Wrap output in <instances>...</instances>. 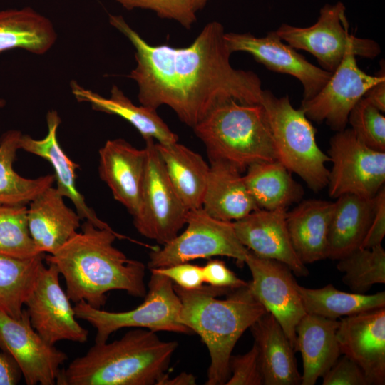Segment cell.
<instances>
[{
  "instance_id": "34",
  "label": "cell",
  "mask_w": 385,
  "mask_h": 385,
  "mask_svg": "<svg viewBox=\"0 0 385 385\" xmlns=\"http://www.w3.org/2000/svg\"><path fill=\"white\" fill-rule=\"evenodd\" d=\"M342 282L355 293L364 294L373 285L385 283V251L381 245L359 247L338 260Z\"/></svg>"
},
{
  "instance_id": "39",
  "label": "cell",
  "mask_w": 385,
  "mask_h": 385,
  "mask_svg": "<svg viewBox=\"0 0 385 385\" xmlns=\"http://www.w3.org/2000/svg\"><path fill=\"white\" fill-rule=\"evenodd\" d=\"M323 385H369L359 365L344 355L322 377Z\"/></svg>"
},
{
  "instance_id": "44",
  "label": "cell",
  "mask_w": 385,
  "mask_h": 385,
  "mask_svg": "<svg viewBox=\"0 0 385 385\" xmlns=\"http://www.w3.org/2000/svg\"><path fill=\"white\" fill-rule=\"evenodd\" d=\"M365 98L381 112H385V79L374 85L364 95Z\"/></svg>"
},
{
  "instance_id": "19",
  "label": "cell",
  "mask_w": 385,
  "mask_h": 385,
  "mask_svg": "<svg viewBox=\"0 0 385 385\" xmlns=\"http://www.w3.org/2000/svg\"><path fill=\"white\" fill-rule=\"evenodd\" d=\"M145 162V148L122 138L108 140L99 150V177L133 217L140 207Z\"/></svg>"
},
{
  "instance_id": "14",
  "label": "cell",
  "mask_w": 385,
  "mask_h": 385,
  "mask_svg": "<svg viewBox=\"0 0 385 385\" xmlns=\"http://www.w3.org/2000/svg\"><path fill=\"white\" fill-rule=\"evenodd\" d=\"M59 275L54 264L41 266L25 302L31 324L51 344L61 340L86 343L89 332L78 322L71 300L60 284Z\"/></svg>"
},
{
  "instance_id": "3",
  "label": "cell",
  "mask_w": 385,
  "mask_h": 385,
  "mask_svg": "<svg viewBox=\"0 0 385 385\" xmlns=\"http://www.w3.org/2000/svg\"><path fill=\"white\" fill-rule=\"evenodd\" d=\"M173 286L181 302L180 322L200 337L209 352L205 384H225L237 342L267 311L248 285L235 289L203 285L185 289Z\"/></svg>"
},
{
  "instance_id": "15",
  "label": "cell",
  "mask_w": 385,
  "mask_h": 385,
  "mask_svg": "<svg viewBox=\"0 0 385 385\" xmlns=\"http://www.w3.org/2000/svg\"><path fill=\"white\" fill-rule=\"evenodd\" d=\"M245 263L252 275L253 296L280 324L294 348L296 327L306 314L292 272L284 263L260 257L249 250Z\"/></svg>"
},
{
  "instance_id": "41",
  "label": "cell",
  "mask_w": 385,
  "mask_h": 385,
  "mask_svg": "<svg viewBox=\"0 0 385 385\" xmlns=\"http://www.w3.org/2000/svg\"><path fill=\"white\" fill-rule=\"evenodd\" d=\"M204 282L210 286L228 289H235L248 285L240 279L225 263L220 260H211L202 267Z\"/></svg>"
},
{
  "instance_id": "43",
  "label": "cell",
  "mask_w": 385,
  "mask_h": 385,
  "mask_svg": "<svg viewBox=\"0 0 385 385\" xmlns=\"http://www.w3.org/2000/svg\"><path fill=\"white\" fill-rule=\"evenodd\" d=\"M22 377L14 359L7 353L0 352V385H16Z\"/></svg>"
},
{
  "instance_id": "32",
  "label": "cell",
  "mask_w": 385,
  "mask_h": 385,
  "mask_svg": "<svg viewBox=\"0 0 385 385\" xmlns=\"http://www.w3.org/2000/svg\"><path fill=\"white\" fill-rule=\"evenodd\" d=\"M304 309L307 314L328 319L354 315L385 307V292L374 294L345 292L329 284L322 288L310 289L297 284Z\"/></svg>"
},
{
  "instance_id": "40",
  "label": "cell",
  "mask_w": 385,
  "mask_h": 385,
  "mask_svg": "<svg viewBox=\"0 0 385 385\" xmlns=\"http://www.w3.org/2000/svg\"><path fill=\"white\" fill-rule=\"evenodd\" d=\"M150 270L167 277L176 285L185 289H198L205 282L202 267L189 262Z\"/></svg>"
},
{
  "instance_id": "25",
  "label": "cell",
  "mask_w": 385,
  "mask_h": 385,
  "mask_svg": "<svg viewBox=\"0 0 385 385\" xmlns=\"http://www.w3.org/2000/svg\"><path fill=\"white\" fill-rule=\"evenodd\" d=\"M334 202L310 199L287 212V225L299 260L311 264L327 258L328 233Z\"/></svg>"
},
{
  "instance_id": "12",
  "label": "cell",
  "mask_w": 385,
  "mask_h": 385,
  "mask_svg": "<svg viewBox=\"0 0 385 385\" xmlns=\"http://www.w3.org/2000/svg\"><path fill=\"white\" fill-rule=\"evenodd\" d=\"M380 63L379 72L371 76L358 66L352 52L347 53L324 86L311 99L302 101L299 108L309 120L324 122L337 132L345 129L354 106L374 85L385 79L384 61Z\"/></svg>"
},
{
  "instance_id": "21",
  "label": "cell",
  "mask_w": 385,
  "mask_h": 385,
  "mask_svg": "<svg viewBox=\"0 0 385 385\" xmlns=\"http://www.w3.org/2000/svg\"><path fill=\"white\" fill-rule=\"evenodd\" d=\"M63 198L51 186L29 203V228L40 252L54 254L81 227V217L66 205Z\"/></svg>"
},
{
  "instance_id": "18",
  "label": "cell",
  "mask_w": 385,
  "mask_h": 385,
  "mask_svg": "<svg viewBox=\"0 0 385 385\" xmlns=\"http://www.w3.org/2000/svg\"><path fill=\"white\" fill-rule=\"evenodd\" d=\"M287 210L257 209L234 221L240 242L255 255L286 265L299 277L309 274L292 246L287 225Z\"/></svg>"
},
{
  "instance_id": "5",
  "label": "cell",
  "mask_w": 385,
  "mask_h": 385,
  "mask_svg": "<svg viewBox=\"0 0 385 385\" xmlns=\"http://www.w3.org/2000/svg\"><path fill=\"white\" fill-rule=\"evenodd\" d=\"M209 160H220L241 173L252 164L277 160L272 136L261 103L228 99L215 105L192 128Z\"/></svg>"
},
{
  "instance_id": "2",
  "label": "cell",
  "mask_w": 385,
  "mask_h": 385,
  "mask_svg": "<svg viewBox=\"0 0 385 385\" xmlns=\"http://www.w3.org/2000/svg\"><path fill=\"white\" fill-rule=\"evenodd\" d=\"M116 238L127 237L84 220L80 232L54 254L45 255L46 262L54 264L63 277L71 301H84L101 308L106 294L113 290L125 291L138 298L145 296V265L128 258L116 248Z\"/></svg>"
},
{
  "instance_id": "22",
  "label": "cell",
  "mask_w": 385,
  "mask_h": 385,
  "mask_svg": "<svg viewBox=\"0 0 385 385\" xmlns=\"http://www.w3.org/2000/svg\"><path fill=\"white\" fill-rule=\"evenodd\" d=\"M338 326L339 320L307 313L298 322L294 350L303 361L300 384H315L339 359Z\"/></svg>"
},
{
  "instance_id": "24",
  "label": "cell",
  "mask_w": 385,
  "mask_h": 385,
  "mask_svg": "<svg viewBox=\"0 0 385 385\" xmlns=\"http://www.w3.org/2000/svg\"><path fill=\"white\" fill-rule=\"evenodd\" d=\"M202 208L216 219L234 222L260 209L242 173L232 165L210 161V171Z\"/></svg>"
},
{
  "instance_id": "37",
  "label": "cell",
  "mask_w": 385,
  "mask_h": 385,
  "mask_svg": "<svg viewBox=\"0 0 385 385\" xmlns=\"http://www.w3.org/2000/svg\"><path fill=\"white\" fill-rule=\"evenodd\" d=\"M125 9H145L154 11L163 19L178 21L190 29L196 21L192 0H116Z\"/></svg>"
},
{
  "instance_id": "30",
  "label": "cell",
  "mask_w": 385,
  "mask_h": 385,
  "mask_svg": "<svg viewBox=\"0 0 385 385\" xmlns=\"http://www.w3.org/2000/svg\"><path fill=\"white\" fill-rule=\"evenodd\" d=\"M56 37L50 20L31 8L0 11V52L21 48L41 55Z\"/></svg>"
},
{
  "instance_id": "20",
  "label": "cell",
  "mask_w": 385,
  "mask_h": 385,
  "mask_svg": "<svg viewBox=\"0 0 385 385\" xmlns=\"http://www.w3.org/2000/svg\"><path fill=\"white\" fill-rule=\"evenodd\" d=\"M48 133L43 139L36 140L29 135H23L20 139V149L39 156L51 163L54 170L56 188L64 197L73 204L81 220L92 222L99 228L112 229L101 220L95 211L86 202L83 195L76 185V169L78 165L69 158L57 140V130L61 118L56 111H49L46 115Z\"/></svg>"
},
{
  "instance_id": "17",
  "label": "cell",
  "mask_w": 385,
  "mask_h": 385,
  "mask_svg": "<svg viewBox=\"0 0 385 385\" xmlns=\"http://www.w3.org/2000/svg\"><path fill=\"white\" fill-rule=\"evenodd\" d=\"M337 337L341 354L359 365L369 384H385V307L341 317Z\"/></svg>"
},
{
  "instance_id": "11",
  "label": "cell",
  "mask_w": 385,
  "mask_h": 385,
  "mask_svg": "<svg viewBox=\"0 0 385 385\" xmlns=\"http://www.w3.org/2000/svg\"><path fill=\"white\" fill-rule=\"evenodd\" d=\"M332 163L328 178L330 197L354 194L372 198L385 183V152L361 142L351 128L337 131L327 151Z\"/></svg>"
},
{
  "instance_id": "8",
  "label": "cell",
  "mask_w": 385,
  "mask_h": 385,
  "mask_svg": "<svg viewBox=\"0 0 385 385\" xmlns=\"http://www.w3.org/2000/svg\"><path fill=\"white\" fill-rule=\"evenodd\" d=\"M345 12L346 6L341 1L325 4L312 26L299 27L282 24L275 32L294 49L314 56L321 68L331 73L349 52L370 59L378 56L381 50L376 41L349 33Z\"/></svg>"
},
{
  "instance_id": "4",
  "label": "cell",
  "mask_w": 385,
  "mask_h": 385,
  "mask_svg": "<svg viewBox=\"0 0 385 385\" xmlns=\"http://www.w3.org/2000/svg\"><path fill=\"white\" fill-rule=\"evenodd\" d=\"M176 341L135 328L112 342L95 343L61 370L58 385H158L167 374Z\"/></svg>"
},
{
  "instance_id": "33",
  "label": "cell",
  "mask_w": 385,
  "mask_h": 385,
  "mask_svg": "<svg viewBox=\"0 0 385 385\" xmlns=\"http://www.w3.org/2000/svg\"><path fill=\"white\" fill-rule=\"evenodd\" d=\"M45 253L29 259L0 255V312L19 318L36 282Z\"/></svg>"
},
{
  "instance_id": "16",
  "label": "cell",
  "mask_w": 385,
  "mask_h": 385,
  "mask_svg": "<svg viewBox=\"0 0 385 385\" xmlns=\"http://www.w3.org/2000/svg\"><path fill=\"white\" fill-rule=\"evenodd\" d=\"M226 43L231 53L242 51L274 72L290 75L303 86L305 101L313 98L324 86L332 73L314 66L296 49L285 43L275 31L257 37L247 33L225 34Z\"/></svg>"
},
{
  "instance_id": "9",
  "label": "cell",
  "mask_w": 385,
  "mask_h": 385,
  "mask_svg": "<svg viewBox=\"0 0 385 385\" xmlns=\"http://www.w3.org/2000/svg\"><path fill=\"white\" fill-rule=\"evenodd\" d=\"M185 225V230L162 248L153 249L148 263L150 270L215 256L245 263L249 250L239 240L233 222L212 217L200 207L188 210Z\"/></svg>"
},
{
  "instance_id": "38",
  "label": "cell",
  "mask_w": 385,
  "mask_h": 385,
  "mask_svg": "<svg viewBox=\"0 0 385 385\" xmlns=\"http://www.w3.org/2000/svg\"><path fill=\"white\" fill-rule=\"evenodd\" d=\"M229 370L226 385L264 384L258 350L255 344L247 353L230 356Z\"/></svg>"
},
{
  "instance_id": "31",
  "label": "cell",
  "mask_w": 385,
  "mask_h": 385,
  "mask_svg": "<svg viewBox=\"0 0 385 385\" xmlns=\"http://www.w3.org/2000/svg\"><path fill=\"white\" fill-rule=\"evenodd\" d=\"M21 135L19 130H9L0 138V205H26L55 182L54 175L31 179L14 170Z\"/></svg>"
},
{
  "instance_id": "47",
  "label": "cell",
  "mask_w": 385,
  "mask_h": 385,
  "mask_svg": "<svg viewBox=\"0 0 385 385\" xmlns=\"http://www.w3.org/2000/svg\"><path fill=\"white\" fill-rule=\"evenodd\" d=\"M5 104H6L5 100L0 98V108L4 107Z\"/></svg>"
},
{
  "instance_id": "42",
  "label": "cell",
  "mask_w": 385,
  "mask_h": 385,
  "mask_svg": "<svg viewBox=\"0 0 385 385\" xmlns=\"http://www.w3.org/2000/svg\"><path fill=\"white\" fill-rule=\"evenodd\" d=\"M385 235V188L375 196L374 213L361 247L371 248L381 245Z\"/></svg>"
},
{
  "instance_id": "1",
  "label": "cell",
  "mask_w": 385,
  "mask_h": 385,
  "mask_svg": "<svg viewBox=\"0 0 385 385\" xmlns=\"http://www.w3.org/2000/svg\"><path fill=\"white\" fill-rule=\"evenodd\" d=\"M109 22L135 48L137 66L128 78L138 84L141 105L155 110L168 106L192 128L221 101L260 103L261 80L251 71L232 66V53L220 22L207 24L183 48L149 44L120 15H109Z\"/></svg>"
},
{
  "instance_id": "45",
  "label": "cell",
  "mask_w": 385,
  "mask_h": 385,
  "mask_svg": "<svg viewBox=\"0 0 385 385\" xmlns=\"http://www.w3.org/2000/svg\"><path fill=\"white\" fill-rule=\"evenodd\" d=\"M196 384L195 377L186 372H182L174 377L166 374L159 382L158 385H192Z\"/></svg>"
},
{
  "instance_id": "36",
  "label": "cell",
  "mask_w": 385,
  "mask_h": 385,
  "mask_svg": "<svg viewBox=\"0 0 385 385\" xmlns=\"http://www.w3.org/2000/svg\"><path fill=\"white\" fill-rule=\"evenodd\" d=\"M348 122L361 142L372 149L385 152V116L365 98L351 111Z\"/></svg>"
},
{
  "instance_id": "10",
  "label": "cell",
  "mask_w": 385,
  "mask_h": 385,
  "mask_svg": "<svg viewBox=\"0 0 385 385\" xmlns=\"http://www.w3.org/2000/svg\"><path fill=\"white\" fill-rule=\"evenodd\" d=\"M146 162L141 199L133 225L143 236L165 245L185 225L188 210L172 186L155 140H145Z\"/></svg>"
},
{
  "instance_id": "6",
  "label": "cell",
  "mask_w": 385,
  "mask_h": 385,
  "mask_svg": "<svg viewBox=\"0 0 385 385\" xmlns=\"http://www.w3.org/2000/svg\"><path fill=\"white\" fill-rule=\"evenodd\" d=\"M260 103L270 125L277 160L296 173L315 192L327 186L329 162L318 146L316 131L299 108L292 105L287 95L278 98L263 90Z\"/></svg>"
},
{
  "instance_id": "29",
  "label": "cell",
  "mask_w": 385,
  "mask_h": 385,
  "mask_svg": "<svg viewBox=\"0 0 385 385\" xmlns=\"http://www.w3.org/2000/svg\"><path fill=\"white\" fill-rule=\"evenodd\" d=\"M245 183L260 209L287 210L302 199L304 191L291 172L278 160L250 165L243 175Z\"/></svg>"
},
{
  "instance_id": "28",
  "label": "cell",
  "mask_w": 385,
  "mask_h": 385,
  "mask_svg": "<svg viewBox=\"0 0 385 385\" xmlns=\"http://www.w3.org/2000/svg\"><path fill=\"white\" fill-rule=\"evenodd\" d=\"M167 176L188 210L202 207L210 164L198 153L178 142L155 144Z\"/></svg>"
},
{
  "instance_id": "35",
  "label": "cell",
  "mask_w": 385,
  "mask_h": 385,
  "mask_svg": "<svg viewBox=\"0 0 385 385\" xmlns=\"http://www.w3.org/2000/svg\"><path fill=\"white\" fill-rule=\"evenodd\" d=\"M25 205H0V255L29 259L41 253L29 231Z\"/></svg>"
},
{
  "instance_id": "46",
  "label": "cell",
  "mask_w": 385,
  "mask_h": 385,
  "mask_svg": "<svg viewBox=\"0 0 385 385\" xmlns=\"http://www.w3.org/2000/svg\"><path fill=\"white\" fill-rule=\"evenodd\" d=\"M209 0H192L193 7L195 11L202 9Z\"/></svg>"
},
{
  "instance_id": "26",
  "label": "cell",
  "mask_w": 385,
  "mask_h": 385,
  "mask_svg": "<svg viewBox=\"0 0 385 385\" xmlns=\"http://www.w3.org/2000/svg\"><path fill=\"white\" fill-rule=\"evenodd\" d=\"M71 88L78 101L89 103L95 111L121 117L131 124L144 140L152 138L161 144L178 140V135L158 115L156 110L135 105L115 85L112 86L109 98L86 89L74 81L71 82Z\"/></svg>"
},
{
  "instance_id": "27",
  "label": "cell",
  "mask_w": 385,
  "mask_h": 385,
  "mask_svg": "<svg viewBox=\"0 0 385 385\" xmlns=\"http://www.w3.org/2000/svg\"><path fill=\"white\" fill-rule=\"evenodd\" d=\"M328 233L327 258L339 260L361 247L375 209V197L344 194L337 198Z\"/></svg>"
},
{
  "instance_id": "13",
  "label": "cell",
  "mask_w": 385,
  "mask_h": 385,
  "mask_svg": "<svg viewBox=\"0 0 385 385\" xmlns=\"http://www.w3.org/2000/svg\"><path fill=\"white\" fill-rule=\"evenodd\" d=\"M0 349L14 359L27 385L56 384L68 359L33 328L26 309L18 319L0 312Z\"/></svg>"
},
{
  "instance_id": "23",
  "label": "cell",
  "mask_w": 385,
  "mask_h": 385,
  "mask_svg": "<svg viewBox=\"0 0 385 385\" xmlns=\"http://www.w3.org/2000/svg\"><path fill=\"white\" fill-rule=\"evenodd\" d=\"M265 385H297L301 383L294 350L283 328L270 312H266L250 327Z\"/></svg>"
},
{
  "instance_id": "7",
  "label": "cell",
  "mask_w": 385,
  "mask_h": 385,
  "mask_svg": "<svg viewBox=\"0 0 385 385\" xmlns=\"http://www.w3.org/2000/svg\"><path fill=\"white\" fill-rule=\"evenodd\" d=\"M77 319L89 323L96 330L95 343L108 341L110 335L122 328H144L153 332L190 334L180 322V300L173 282L167 277L151 272L143 302L126 312H109L96 308L84 301L73 307Z\"/></svg>"
}]
</instances>
